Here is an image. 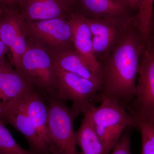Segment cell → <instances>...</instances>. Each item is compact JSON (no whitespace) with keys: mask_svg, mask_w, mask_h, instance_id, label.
Masks as SVG:
<instances>
[{"mask_svg":"<svg viewBox=\"0 0 154 154\" xmlns=\"http://www.w3.org/2000/svg\"><path fill=\"white\" fill-rule=\"evenodd\" d=\"M2 9L1 8H0V14H1V12H2Z\"/></svg>","mask_w":154,"mask_h":154,"instance_id":"cell-28","label":"cell"},{"mask_svg":"<svg viewBox=\"0 0 154 154\" xmlns=\"http://www.w3.org/2000/svg\"><path fill=\"white\" fill-rule=\"evenodd\" d=\"M26 24L27 40L45 50L50 55L74 48L69 17L26 21Z\"/></svg>","mask_w":154,"mask_h":154,"instance_id":"cell-6","label":"cell"},{"mask_svg":"<svg viewBox=\"0 0 154 154\" xmlns=\"http://www.w3.org/2000/svg\"><path fill=\"white\" fill-rule=\"evenodd\" d=\"M69 19L72 30V43L75 50L92 72L102 79L100 65L94 55L93 36L85 17L73 11Z\"/></svg>","mask_w":154,"mask_h":154,"instance_id":"cell-11","label":"cell"},{"mask_svg":"<svg viewBox=\"0 0 154 154\" xmlns=\"http://www.w3.org/2000/svg\"><path fill=\"white\" fill-rule=\"evenodd\" d=\"M151 30L152 33H154V14H153L151 23Z\"/></svg>","mask_w":154,"mask_h":154,"instance_id":"cell-26","label":"cell"},{"mask_svg":"<svg viewBox=\"0 0 154 154\" xmlns=\"http://www.w3.org/2000/svg\"><path fill=\"white\" fill-rule=\"evenodd\" d=\"M20 97L39 137L47 145L49 112L46 96L30 85L21 93Z\"/></svg>","mask_w":154,"mask_h":154,"instance_id":"cell-12","label":"cell"},{"mask_svg":"<svg viewBox=\"0 0 154 154\" xmlns=\"http://www.w3.org/2000/svg\"><path fill=\"white\" fill-rule=\"evenodd\" d=\"M56 67L58 98L72 102V108L80 113L85 115L90 113L94 107L91 102L101 91L102 85Z\"/></svg>","mask_w":154,"mask_h":154,"instance_id":"cell-8","label":"cell"},{"mask_svg":"<svg viewBox=\"0 0 154 154\" xmlns=\"http://www.w3.org/2000/svg\"><path fill=\"white\" fill-rule=\"evenodd\" d=\"M126 1L128 7L130 9L134 10H137L138 11L143 0H126Z\"/></svg>","mask_w":154,"mask_h":154,"instance_id":"cell-23","label":"cell"},{"mask_svg":"<svg viewBox=\"0 0 154 154\" xmlns=\"http://www.w3.org/2000/svg\"><path fill=\"white\" fill-rule=\"evenodd\" d=\"M116 1H118V2H119V3H121V4H123V5H125V6H127L128 7L127 3L126 0H116Z\"/></svg>","mask_w":154,"mask_h":154,"instance_id":"cell-27","label":"cell"},{"mask_svg":"<svg viewBox=\"0 0 154 154\" xmlns=\"http://www.w3.org/2000/svg\"><path fill=\"white\" fill-rule=\"evenodd\" d=\"M76 143L80 147L79 154H103V148L88 114H85L81 125L75 132Z\"/></svg>","mask_w":154,"mask_h":154,"instance_id":"cell-17","label":"cell"},{"mask_svg":"<svg viewBox=\"0 0 154 154\" xmlns=\"http://www.w3.org/2000/svg\"><path fill=\"white\" fill-rule=\"evenodd\" d=\"M18 8L26 22L69 17L73 12L60 0H22Z\"/></svg>","mask_w":154,"mask_h":154,"instance_id":"cell-14","label":"cell"},{"mask_svg":"<svg viewBox=\"0 0 154 154\" xmlns=\"http://www.w3.org/2000/svg\"><path fill=\"white\" fill-rule=\"evenodd\" d=\"M0 154H37L21 147L5 125L0 121Z\"/></svg>","mask_w":154,"mask_h":154,"instance_id":"cell-19","label":"cell"},{"mask_svg":"<svg viewBox=\"0 0 154 154\" xmlns=\"http://www.w3.org/2000/svg\"><path fill=\"white\" fill-rule=\"evenodd\" d=\"M8 53V49L4 44L0 40V63L6 59V54Z\"/></svg>","mask_w":154,"mask_h":154,"instance_id":"cell-24","label":"cell"},{"mask_svg":"<svg viewBox=\"0 0 154 154\" xmlns=\"http://www.w3.org/2000/svg\"><path fill=\"white\" fill-rule=\"evenodd\" d=\"M134 98L128 107L137 120H154V33L146 42L141 59Z\"/></svg>","mask_w":154,"mask_h":154,"instance_id":"cell-5","label":"cell"},{"mask_svg":"<svg viewBox=\"0 0 154 154\" xmlns=\"http://www.w3.org/2000/svg\"><path fill=\"white\" fill-rule=\"evenodd\" d=\"M136 128L139 131L141 136V154H154V120L137 119Z\"/></svg>","mask_w":154,"mask_h":154,"instance_id":"cell-20","label":"cell"},{"mask_svg":"<svg viewBox=\"0 0 154 154\" xmlns=\"http://www.w3.org/2000/svg\"><path fill=\"white\" fill-rule=\"evenodd\" d=\"M22 0H0V8L2 9L17 8Z\"/></svg>","mask_w":154,"mask_h":154,"instance_id":"cell-22","label":"cell"},{"mask_svg":"<svg viewBox=\"0 0 154 154\" xmlns=\"http://www.w3.org/2000/svg\"><path fill=\"white\" fill-rule=\"evenodd\" d=\"M154 0H143L134 16L136 25L143 39L147 41L152 34L151 23Z\"/></svg>","mask_w":154,"mask_h":154,"instance_id":"cell-18","label":"cell"},{"mask_svg":"<svg viewBox=\"0 0 154 154\" xmlns=\"http://www.w3.org/2000/svg\"><path fill=\"white\" fill-rule=\"evenodd\" d=\"M51 55L56 66L102 86V79L92 72L73 48L63 50Z\"/></svg>","mask_w":154,"mask_h":154,"instance_id":"cell-16","label":"cell"},{"mask_svg":"<svg viewBox=\"0 0 154 154\" xmlns=\"http://www.w3.org/2000/svg\"><path fill=\"white\" fill-rule=\"evenodd\" d=\"M127 6L116 0H77L73 11L88 19L131 17Z\"/></svg>","mask_w":154,"mask_h":154,"instance_id":"cell-13","label":"cell"},{"mask_svg":"<svg viewBox=\"0 0 154 154\" xmlns=\"http://www.w3.org/2000/svg\"><path fill=\"white\" fill-rule=\"evenodd\" d=\"M131 127L128 128L122 135L110 154H132L131 151Z\"/></svg>","mask_w":154,"mask_h":154,"instance_id":"cell-21","label":"cell"},{"mask_svg":"<svg viewBox=\"0 0 154 154\" xmlns=\"http://www.w3.org/2000/svg\"><path fill=\"white\" fill-rule=\"evenodd\" d=\"M30 84L7 59L0 63V110Z\"/></svg>","mask_w":154,"mask_h":154,"instance_id":"cell-15","label":"cell"},{"mask_svg":"<svg viewBox=\"0 0 154 154\" xmlns=\"http://www.w3.org/2000/svg\"><path fill=\"white\" fill-rule=\"evenodd\" d=\"M20 95L0 110V121L5 125H10L22 134L32 152L37 154H51L31 121Z\"/></svg>","mask_w":154,"mask_h":154,"instance_id":"cell-10","label":"cell"},{"mask_svg":"<svg viewBox=\"0 0 154 154\" xmlns=\"http://www.w3.org/2000/svg\"><path fill=\"white\" fill-rule=\"evenodd\" d=\"M146 42L136 26L127 31L112 52L99 63L102 73L101 91L94 100L117 99L125 106L134 98L139 67Z\"/></svg>","mask_w":154,"mask_h":154,"instance_id":"cell-1","label":"cell"},{"mask_svg":"<svg viewBox=\"0 0 154 154\" xmlns=\"http://www.w3.org/2000/svg\"><path fill=\"white\" fill-rule=\"evenodd\" d=\"M49 109L47 144L51 154H79L75 138L74 123L80 114L57 96L46 97Z\"/></svg>","mask_w":154,"mask_h":154,"instance_id":"cell-3","label":"cell"},{"mask_svg":"<svg viewBox=\"0 0 154 154\" xmlns=\"http://www.w3.org/2000/svg\"><path fill=\"white\" fill-rule=\"evenodd\" d=\"M61 2L70 11H73L77 0H60Z\"/></svg>","mask_w":154,"mask_h":154,"instance_id":"cell-25","label":"cell"},{"mask_svg":"<svg viewBox=\"0 0 154 154\" xmlns=\"http://www.w3.org/2000/svg\"><path fill=\"white\" fill-rule=\"evenodd\" d=\"M0 40L10 53L9 62L17 69L27 45L26 21L18 8L2 10L0 14Z\"/></svg>","mask_w":154,"mask_h":154,"instance_id":"cell-9","label":"cell"},{"mask_svg":"<svg viewBox=\"0 0 154 154\" xmlns=\"http://www.w3.org/2000/svg\"><path fill=\"white\" fill-rule=\"evenodd\" d=\"M85 19L92 33L94 55L99 64L112 52L130 28L136 25L134 16Z\"/></svg>","mask_w":154,"mask_h":154,"instance_id":"cell-7","label":"cell"},{"mask_svg":"<svg viewBox=\"0 0 154 154\" xmlns=\"http://www.w3.org/2000/svg\"><path fill=\"white\" fill-rule=\"evenodd\" d=\"M100 102L88 114L103 146V154H110L128 128H136L137 119L117 99L105 98Z\"/></svg>","mask_w":154,"mask_h":154,"instance_id":"cell-2","label":"cell"},{"mask_svg":"<svg viewBox=\"0 0 154 154\" xmlns=\"http://www.w3.org/2000/svg\"><path fill=\"white\" fill-rule=\"evenodd\" d=\"M17 70L46 97L57 96L56 67L52 57L45 50L27 40V47Z\"/></svg>","mask_w":154,"mask_h":154,"instance_id":"cell-4","label":"cell"}]
</instances>
